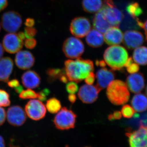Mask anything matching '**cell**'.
<instances>
[{
    "label": "cell",
    "mask_w": 147,
    "mask_h": 147,
    "mask_svg": "<svg viewBox=\"0 0 147 147\" xmlns=\"http://www.w3.org/2000/svg\"><path fill=\"white\" fill-rule=\"evenodd\" d=\"M121 113L124 117L129 119L132 117L135 114V110L129 105H124L121 110Z\"/></svg>",
    "instance_id": "obj_31"
},
{
    "label": "cell",
    "mask_w": 147,
    "mask_h": 147,
    "mask_svg": "<svg viewBox=\"0 0 147 147\" xmlns=\"http://www.w3.org/2000/svg\"><path fill=\"white\" fill-rule=\"evenodd\" d=\"M24 33L27 38H31L35 36L37 33V31L35 28L27 27L25 28Z\"/></svg>",
    "instance_id": "obj_33"
},
{
    "label": "cell",
    "mask_w": 147,
    "mask_h": 147,
    "mask_svg": "<svg viewBox=\"0 0 147 147\" xmlns=\"http://www.w3.org/2000/svg\"><path fill=\"white\" fill-rule=\"evenodd\" d=\"M127 13L133 18L138 19V17L143 13V11L139 4L137 2L129 4L126 7Z\"/></svg>",
    "instance_id": "obj_26"
},
{
    "label": "cell",
    "mask_w": 147,
    "mask_h": 147,
    "mask_svg": "<svg viewBox=\"0 0 147 147\" xmlns=\"http://www.w3.org/2000/svg\"><path fill=\"white\" fill-rule=\"evenodd\" d=\"M2 45L7 53L13 54L18 53L22 49L24 42L18 34L15 33H9L4 37Z\"/></svg>",
    "instance_id": "obj_12"
},
{
    "label": "cell",
    "mask_w": 147,
    "mask_h": 147,
    "mask_svg": "<svg viewBox=\"0 0 147 147\" xmlns=\"http://www.w3.org/2000/svg\"><path fill=\"white\" fill-rule=\"evenodd\" d=\"M35 21L33 18H27L25 21V25L27 27H33Z\"/></svg>",
    "instance_id": "obj_41"
},
{
    "label": "cell",
    "mask_w": 147,
    "mask_h": 147,
    "mask_svg": "<svg viewBox=\"0 0 147 147\" xmlns=\"http://www.w3.org/2000/svg\"><path fill=\"white\" fill-rule=\"evenodd\" d=\"M67 91L69 94H75L78 91L79 87L76 82H69L66 86Z\"/></svg>",
    "instance_id": "obj_32"
},
{
    "label": "cell",
    "mask_w": 147,
    "mask_h": 147,
    "mask_svg": "<svg viewBox=\"0 0 147 147\" xmlns=\"http://www.w3.org/2000/svg\"></svg>",
    "instance_id": "obj_56"
},
{
    "label": "cell",
    "mask_w": 147,
    "mask_h": 147,
    "mask_svg": "<svg viewBox=\"0 0 147 147\" xmlns=\"http://www.w3.org/2000/svg\"><path fill=\"white\" fill-rule=\"evenodd\" d=\"M133 60L137 64L142 65H147V47H137L133 54Z\"/></svg>",
    "instance_id": "obj_25"
},
{
    "label": "cell",
    "mask_w": 147,
    "mask_h": 147,
    "mask_svg": "<svg viewBox=\"0 0 147 147\" xmlns=\"http://www.w3.org/2000/svg\"><path fill=\"white\" fill-rule=\"evenodd\" d=\"M131 103L132 108L137 112H143L147 110V97L143 94L134 95Z\"/></svg>",
    "instance_id": "obj_23"
},
{
    "label": "cell",
    "mask_w": 147,
    "mask_h": 147,
    "mask_svg": "<svg viewBox=\"0 0 147 147\" xmlns=\"http://www.w3.org/2000/svg\"><path fill=\"white\" fill-rule=\"evenodd\" d=\"M71 34L77 38H83L91 30L89 20L83 17H76L71 21L70 26Z\"/></svg>",
    "instance_id": "obj_10"
},
{
    "label": "cell",
    "mask_w": 147,
    "mask_h": 147,
    "mask_svg": "<svg viewBox=\"0 0 147 147\" xmlns=\"http://www.w3.org/2000/svg\"><path fill=\"white\" fill-rule=\"evenodd\" d=\"M14 90H15L16 92L18 93H20L23 90V87L20 85L18 87L15 88H14Z\"/></svg>",
    "instance_id": "obj_49"
},
{
    "label": "cell",
    "mask_w": 147,
    "mask_h": 147,
    "mask_svg": "<svg viewBox=\"0 0 147 147\" xmlns=\"http://www.w3.org/2000/svg\"><path fill=\"white\" fill-rule=\"evenodd\" d=\"M123 42L127 48L129 50H133L143 44L144 35L137 31H127L123 35Z\"/></svg>",
    "instance_id": "obj_14"
},
{
    "label": "cell",
    "mask_w": 147,
    "mask_h": 147,
    "mask_svg": "<svg viewBox=\"0 0 147 147\" xmlns=\"http://www.w3.org/2000/svg\"><path fill=\"white\" fill-rule=\"evenodd\" d=\"M1 24H0V31H1Z\"/></svg>",
    "instance_id": "obj_54"
},
{
    "label": "cell",
    "mask_w": 147,
    "mask_h": 147,
    "mask_svg": "<svg viewBox=\"0 0 147 147\" xmlns=\"http://www.w3.org/2000/svg\"><path fill=\"white\" fill-rule=\"evenodd\" d=\"M13 67V61L11 58L5 57L0 59V82H8Z\"/></svg>",
    "instance_id": "obj_20"
},
{
    "label": "cell",
    "mask_w": 147,
    "mask_h": 147,
    "mask_svg": "<svg viewBox=\"0 0 147 147\" xmlns=\"http://www.w3.org/2000/svg\"><path fill=\"white\" fill-rule=\"evenodd\" d=\"M102 0H83L82 6L85 11L89 13H97L102 8Z\"/></svg>",
    "instance_id": "obj_24"
},
{
    "label": "cell",
    "mask_w": 147,
    "mask_h": 147,
    "mask_svg": "<svg viewBox=\"0 0 147 147\" xmlns=\"http://www.w3.org/2000/svg\"><path fill=\"white\" fill-rule=\"evenodd\" d=\"M19 97L22 99H34L37 98V93L31 89L23 90L19 94Z\"/></svg>",
    "instance_id": "obj_29"
},
{
    "label": "cell",
    "mask_w": 147,
    "mask_h": 147,
    "mask_svg": "<svg viewBox=\"0 0 147 147\" xmlns=\"http://www.w3.org/2000/svg\"><path fill=\"white\" fill-rule=\"evenodd\" d=\"M106 95L110 102L116 105L125 104L128 102L130 96L126 84L119 80H114L110 83Z\"/></svg>",
    "instance_id": "obj_3"
},
{
    "label": "cell",
    "mask_w": 147,
    "mask_h": 147,
    "mask_svg": "<svg viewBox=\"0 0 147 147\" xmlns=\"http://www.w3.org/2000/svg\"><path fill=\"white\" fill-rule=\"evenodd\" d=\"M6 117L9 123L14 126L23 125L27 119L25 110L19 105H13L8 108Z\"/></svg>",
    "instance_id": "obj_11"
},
{
    "label": "cell",
    "mask_w": 147,
    "mask_h": 147,
    "mask_svg": "<svg viewBox=\"0 0 147 147\" xmlns=\"http://www.w3.org/2000/svg\"><path fill=\"white\" fill-rule=\"evenodd\" d=\"M25 111L30 119L38 121L45 117L46 108L40 100L31 99L26 104Z\"/></svg>",
    "instance_id": "obj_8"
},
{
    "label": "cell",
    "mask_w": 147,
    "mask_h": 147,
    "mask_svg": "<svg viewBox=\"0 0 147 147\" xmlns=\"http://www.w3.org/2000/svg\"><path fill=\"white\" fill-rule=\"evenodd\" d=\"M86 36L87 44L92 47H100L104 42L103 34L95 29L91 30Z\"/></svg>",
    "instance_id": "obj_21"
},
{
    "label": "cell",
    "mask_w": 147,
    "mask_h": 147,
    "mask_svg": "<svg viewBox=\"0 0 147 147\" xmlns=\"http://www.w3.org/2000/svg\"><path fill=\"white\" fill-rule=\"evenodd\" d=\"M35 59L33 54L27 50H20L17 53L15 62L18 68L26 70L34 65Z\"/></svg>",
    "instance_id": "obj_15"
},
{
    "label": "cell",
    "mask_w": 147,
    "mask_h": 147,
    "mask_svg": "<svg viewBox=\"0 0 147 147\" xmlns=\"http://www.w3.org/2000/svg\"><path fill=\"white\" fill-rule=\"evenodd\" d=\"M37 42L36 40L33 38H27L25 40L24 45L25 47L28 49H33L36 46Z\"/></svg>",
    "instance_id": "obj_34"
},
{
    "label": "cell",
    "mask_w": 147,
    "mask_h": 147,
    "mask_svg": "<svg viewBox=\"0 0 147 147\" xmlns=\"http://www.w3.org/2000/svg\"><path fill=\"white\" fill-rule=\"evenodd\" d=\"M77 116L72 110L63 107L58 112L54 119L56 128L60 130H67L75 127Z\"/></svg>",
    "instance_id": "obj_4"
},
{
    "label": "cell",
    "mask_w": 147,
    "mask_h": 147,
    "mask_svg": "<svg viewBox=\"0 0 147 147\" xmlns=\"http://www.w3.org/2000/svg\"><path fill=\"white\" fill-rule=\"evenodd\" d=\"M103 34L104 40L108 45H118L123 42V34L118 27H110Z\"/></svg>",
    "instance_id": "obj_18"
},
{
    "label": "cell",
    "mask_w": 147,
    "mask_h": 147,
    "mask_svg": "<svg viewBox=\"0 0 147 147\" xmlns=\"http://www.w3.org/2000/svg\"><path fill=\"white\" fill-rule=\"evenodd\" d=\"M96 65L97 66H100L102 67H104L106 66V63L104 61H96Z\"/></svg>",
    "instance_id": "obj_45"
},
{
    "label": "cell",
    "mask_w": 147,
    "mask_h": 147,
    "mask_svg": "<svg viewBox=\"0 0 147 147\" xmlns=\"http://www.w3.org/2000/svg\"><path fill=\"white\" fill-rule=\"evenodd\" d=\"M65 71L68 80L79 83L93 71V62L89 59L81 58L75 60H67L65 61Z\"/></svg>",
    "instance_id": "obj_1"
},
{
    "label": "cell",
    "mask_w": 147,
    "mask_h": 147,
    "mask_svg": "<svg viewBox=\"0 0 147 147\" xmlns=\"http://www.w3.org/2000/svg\"><path fill=\"white\" fill-rule=\"evenodd\" d=\"M104 61L113 70H120L123 68L128 58L127 51L120 45L108 47L103 55Z\"/></svg>",
    "instance_id": "obj_2"
},
{
    "label": "cell",
    "mask_w": 147,
    "mask_h": 147,
    "mask_svg": "<svg viewBox=\"0 0 147 147\" xmlns=\"http://www.w3.org/2000/svg\"><path fill=\"white\" fill-rule=\"evenodd\" d=\"M50 93L49 90L45 89L37 93V98L40 101H45L47 98V96Z\"/></svg>",
    "instance_id": "obj_35"
},
{
    "label": "cell",
    "mask_w": 147,
    "mask_h": 147,
    "mask_svg": "<svg viewBox=\"0 0 147 147\" xmlns=\"http://www.w3.org/2000/svg\"><path fill=\"white\" fill-rule=\"evenodd\" d=\"M1 24L5 31L9 33L16 32L22 26V17L17 11H9L2 16Z\"/></svg>",
    "instance_id": "obj_7"
},
{
    "label": "cell",
    "mask_w": 147,
    "mask_h": 147,
    "mask_svg": "<svg viewBox=\"0 0 147 147\" xmlns=\"http://www.w3.org/2000/svg\"><path fill=\"white\" fill-rule=\"evenodd\" d=\"M122 114L120 111H116L108 115V119L110 121L119 120L121 118Z\"/></svg>",
    "instance_id": "obj_36"
},
{
    "label": "cell",
    "mask_w": 147,
    "mask_h": 147,
    "mask_svg": "<svg viewBox=\"0 0 147 147\" xmlns=\"http://www.w3.org/2000/svg\"><path fill=\"white\" fill-rule=\"evenodd\" d=\"M4 54V49L3 47V45L0 42V59L2 58Z\"/></svg>",
    "instance_id": "obj_50"
},
{
    "label": "cell",
    "mask_w": 147,
    "mask_h": 147,
    "mask_svg": "<svg viewBox=\"0 0 147 147\" xmlns=\"http://www.w3.org/2000/svg\"><path fill=\"white\" fill-rule=\"evenodd\" d=\"M21 81L25 88L33 89L39 86L41 82V78L36 71L28 70L22 75Z\"/></svg>",
    "instance_id": "obj_19"
},
{
    "label": "cell",
    "mask_w": 147,
    "mask_h": 147,
    "mask_svg": "<svg viewBox=\"0 0 147 147\" xmlns=\"http://www.w3.org/2000/svg\"><path fill=\"white\" fill-rule=\"evenodd\" d=\"M6 118V113L4 108L0 107V126L5 122Z\"/></svg>",
    "instance_id": "obj_39"
},
{
    "label": "cell",
    "mask_w": 147,
    "mask_h": 147,
    "mask_svg": "<svg viewBox=\"0 0 147 147\" xmlns=\"http://www.w3.org/2000/svg\"><path fill=\"white\" fill-rule=\"evenodd\" d=\"M132 63H133V59H132V58H128L126 61V63H125V64L124 67H128L129 65H131Z\"/></svg>",
    "instance_id": "obj_46"
},
{
    "label": "cell",
    "mask_w": 147,
    "mask_h": 147,
    "mask_svg": "<svg viewBox=\"0 0 147 147\" xmlns=\"http://www.w3.org/2000/svg\"><path fill=\"white\" fill-rule=\"evenodd\" d=\"M65 147H69L68 146H66Z\"/></svg>",
    "instance_id": "obj_55"
},
{
    "label": "cell",
    "mask_w": 147,
    "mask_h": 147,
    "mask_svg": "<svg viewBox=\"0 0 147 147\" xmlns=\"http://www.w3.org/2000/svg\"><path fill=\"white\" fill-rule=\"evenodd\" d=\"M0 147H5L4 139L1 135H0Z\"/></svg>",
    "instance_id": "obj_51"
},
{
    "label": "cell",
    "mask_w": 147,
    "mask_h": 147,
    "mask_svg": "<svg viewBox=\"0 0 147 147\" xmlns=\"http://www.w3.org/2000/svg\"><path fill=\"white\" fill-rule=\"evenodd\" d=\"M95 79L94 74L93 71L90 72L89 74L86 77L85 82L88 85H92L94 84Z\"/></svg>",
    "instance_id": "obj_38"
},
{
    "label": "cell",
    "mask_w": 147,
    "mask_h": 147,
    "mask_svg": "<svg viewBox=\"0 0 147 147\" xmlns=\"http://www.w3.org/2000/svg\"><path fill=\"white\" fill-rule=\"evenodd\" d=\"M68 98L69 102H71V103H74L76 100V95L74 94H70L68 95Z\"/></svg>",
    "instance_id": "obj_43"
},
{
    "label": "cell",
    "mask_w": 147,
    "mask_h": 147,
    "mask_svg": "<svg viewBox=\"0 0 147 147\" xmlns=\"http://www.w3.org/2000/svg\"><path fill=\"white\" fill-rule=\"evenodd\" d=\"M9 147H17V146L13 145H10Z\"/></svg>",
    "instance_id": "obj_52"
},
{
    "label": "cell",
    "mask_w": 147,
    "mask_h": 147,
    "mask_svg": "<svg viewBox=\"0 0 147 147\" xmlns=\"http://www.w3.org/2000/svg\"><path fill=\"white\" fill-rule=\"evenodd\" d=\"M46 74L48 76L49 81H55L59 79L63 74H65L64 69L59 68H49L46 71Z\"/></svg>",
    "instance_id": "obj_28"
},
{
    "label": "cell",
    "mask_w": 147,
    "mask_h": 147,
    "mask_svg": "<svg viewBox=\"0 0 147 147\" xmlns=\"http://www.w3.org/2000/svg\"><path fill=\"white\" fill-rule=\"evenodd\" d=\"M93 25L94 29L102 34L112 27L107 21L100 9L95 15L93 20Z\"/></svg>",
    "instance_id": "obj_22"
},
{
    "label": "cell",
    "mask_w": 147,
    "mask_h": 147,
    "mask_svg": "<svg viewBox=\"0 0 147 147\" xmlns=\"http://www.w3.org/2000/svg\"><path fill=\"white\" fill-rule=\"evenodd\" d=\"M126 85L132 93H139L145 87V79L142 73L132 74L127 76Z\"/></svg>",
    "instance_id": "obj_16"
},
{
    "label": "cell",
    "mask_w": 147,
    "mask_h": 147,
    "mask_svg": "<svg viewBox=\"0 0 147 147\" xmlns=\"http://www.w3.org/2000/svg\"><path fill=\"white\" fill-rule=\"evenodd\" d=\"M59 80L60 81V82L65 83V84L67 83L68 81V78H67L65 74L62 75L59 78Z\"/></svg>",
    "instance_id": "obj_44"
},
{
    "label": "cell",
    "mask_w": 147,
    "mask_h": 147,
    "mask_svg": "<svg viewBox=\"0 0 147 147\" xmlns=\"http://www.w3.org/2000/svg\"><path fill=\"white\" fill-rule=\"evenodd\" d=\"M139 69V66L137 63H132L131 65L127 67V72L131 74L138 72Z\"/></svg>",
    "instance_id": "obj_37"
},
{
    "label": "cell",
    "mask_w": 147,
    "mask_h": 147,
    "mask_svg": "<svg viewBox=\"0 0 147 147\" xmlns=\"http://www.w3.org/2000/svg\"><path fill=\"white\" fill-rule=\"evenodd\" d=\"M101 90L96 86L84 85L79 89L78 97L84 103L90 104L96 101Z\"/></svg>",
    "instance_id": "obj_13"
},
{
    "label": "cell",
    "mask_w": 147,
    "mask_h": 147,
    "mask_svg": "<svg viewBox=\"0 0 147 147\" xmlns=\"http://www.w3.org/2000/svg\"><path fill=\"white\" fill-rule=\"evenodd\" d=\"M8 4V0H0V12L5 9Z\"/></svg>",
    "instance_id": "obj_42"
},
{
    "label": "cell",
    "mask_w": 147,
    "mask_h": 147,
    "mask_svg": "<svg viewBox=\"0 0 147 147\" xmlns=\"http://www.w3.org/2000/svg\"><path fill=\"white\" fill-rule=\"evenodd\" d=\"M84 43L77 38L70 37L65 40L63 45V51L67 57L78 59L84 53Z\"/></svg>",
    "instance_id": "obj_6"
},
{
    "label": "cell",
    "mask_w": 147,
    "mask_h": 147,
    "mask_svg": "<svg viewBox=\"0 0 147 147\" xmlns=\"http://www.w3.org/2000/svg\"><path fill=\"white\" fill-rule=\"evenodd\" d=\"M142 28L144 29V30L145 35H146V40L147 42V20L145 23H144Z\"/></svg>",
    "instance_id": "obj_47"
},
{
    "label": "cell",
    "mask_w": 147,
    "mask_h": 147,
    "mask_svg": "<svg viewBox=\"0 0 147 147\" xmlns=\"http://www.w3.org/2000/svg\"><path fill=\"white\" fill-rule=\"evenodd\" d=\"M17 34H18V36L19 37V38H20L21 39H22V40L26 39V38L25 33L23 32H19Z\"/></svg>",
    "instance_id": "obj_48"
},
{
    "label": "cell",
    "mask_w": 147,
    "mask_h": 147,
    "mask_svg": "<svg viewBox=\"0 0 147 147\" xmlns=\"http://www.w3.org/2000/svg\"><path fill=\"white\" fill-rule=\"evenodd\" d=\"M10 103L8 93L4 90L0 89V107H7Z\"/></svg>",
    "instance_id": "obj_30"
},
{
    "label": "cell",
    "mask_w": 147,
    "mask_h": 147,
    "mask_svg": "<svg viewBox=\"0 0 147 147\" xmlns=\"http://www.w3.org/2000/svg\"><path fill=\"white\" fill-rule=\"evenodd\" d=\"M8 86L12 88H15L20 85L19 81L17 79H14L7 82Z\"/></svg>",
    "instance_id": "obj_40"
},
{
    "label": "cell",
    "mask_w": 147,
    "mask_h": 147,
    "mask_svg": "<svg viewBox=\"0 0 147 147\" xmlns=\"http://www.w3.org/2000/svg\"><path fill=\"white\" fill-rule=\"evenodd\" d=\"M100 10L111 26L119 27L123 15L115 5L113 0H104Z\"/></svg>",
    "instance_id": "obj_5"
},
{
    "label": "cell",
    "mask_w": 147,
    "mask_h": 147,
    "mask_svg": "<svg viewBox=\"0 0 147 147\" xmlns=\"http://www.w3.org/2000/svg\"><path fill=\"white\" fill-rule=\"evenodd\" d=\"M130 147H147V127L139 126L135 131L125 133Z\"/></svg>",
    "instance_id": "obj_9"
},
{
    "label": "cell",
    "mask_w": 147,
    "mask_h": 147,
    "mask_svg": "<svg viewBox=\"0 0 147 147\" xmlns=\"http://www.w3.org/2000/svg\"><path fill=\"white\" fill-rule=\"evenodd\" d=\"M96 76L97 79L96 86L101 90L108 87L114 81L115 74L113 70L103 67L97 71Z\"/></svg>",
    "instance_id": "obj_17"
},
{
    "label": "cell",
    "mask_w": 147,
    "mask_h": 147,
    "mask_svg": "<svg viewBox=\"0 0 147 147\" xmlns=\"http://www.w3.org/2000/svg\"><path fill=\"white\" fill-rule=\"evenodd\" d=\"M145 92H146V94L147 96V86L146 87V90H145Z\"/></svg>",
    "instance_id": "obj_53"
},
{
    "label": "cell",
    "mask_w": 147,
    "mask_h": 147,
    "mask_svg": "<svg viewBox=\"0 0 147 147\" xmlns=\"http://www.w3.org/2000/svg\"><path fill=\"white\" fill-rule=\"evenodd\" d=\"M46 107L48 112L52 114L58 113L61 108L60 101L55 98H52L46 102Z\"/></svg>",
    "instance_id": "obj_27"
}]
</instances>
